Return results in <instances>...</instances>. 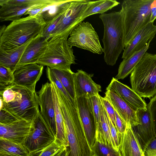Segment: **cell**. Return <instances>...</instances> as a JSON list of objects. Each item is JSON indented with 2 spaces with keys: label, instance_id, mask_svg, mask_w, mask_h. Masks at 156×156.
<instances>
[{
  "label": "cell",
  "instance_id": "1",
  "mask_svg": "<svg viewBox=\"0 0 156 156\" xmlns=\"http://www.w3.org/2000/svg\"><path fill=\"white\" fill-rule=\"evenodd\" d=\"M57 94L69 145L66 156H93L94 152L88 143L76 102L61 91Z\"/></svg>",
  "mask_w": 156,
  "mask_h": 156
},
{
  "label": "cell",
  "instance_id": "2",
  "mask_svg": "<svg viewBox=\"0 0 156 156\" xmlns=\"http://www.w3.org/2000/svg\"><path fill=\"white\" fill-rule=\"evenodd\" d=\"M0 109H4L18 120L33 122L40 115L36 92L13 83L0 90Z\"/></svg>",
  "mask_w": 156,
  "mask_h": 156
},
{
  "label": "cell",
  "instance_id": "3",
  "mask_svg": "<svg viewBox=\"0 0 156 156\" xmlns=\"http://www.w3.org/2000/svg\"><path fill=\"white\" fill-rule=\"evenodd\" d=\"M46 25L42 16L38 14L12 21L0 29V51L7 52L22 46L41 34Z\"/></svg>",
  "mask_w": 156,
  "mask_h": 156
},
{
  "label": "cell",
  "instance_id": "4",
  "mask_svg": "<svg viewBox=\"0 0 156 156\" xmlns=\"http://www.w3.org/2000/svg\"><path fill=\"white\" fill-rule=\"evenodd\" d=\"M99 17L104 27L102 41L104 61L107 65L113 66L125 48L122 13L120 10L101 14Z\"/></svg>",
  "mask_w": 156,
  "mask_h": 156
},
{
  "label": "cell",
  "instance_id": "5",
  "mask_svg": "<svg viewBox=\"0 0 156 156\" xmlns=\"http://www.w3.org/2000/svg\"><path fill=\"white\" fill-rule=\"evenodd\" d=\"M154 0H125L121 10L122 17L125 47L137 32L150 22L151 10Z\"/></svg>",
  "mask_w": 156,
  "mask_h": 156
},
{
  "label": "cell",
  "instance_id": "6",
  "mask_svg": "<svg viewBox=\"0 0 156 156\" xmlns=\"http://www.w3.org/2000/svg\"><path fill=\"white\" fill-rule=\"evenodd\" d=\"M132 89L140 97L156 94V54L146 52L131 73Z\"/></svg>",
  "mask_w": 156,
  "mask_h": 156
},
{
  "label": "cell",
  "instance_id": "7",
  "mask_svg": "<svg viewBox=\"0 0 156 156\" xmlns=\"http://www.w3.org/2000/svg\"><path fill=\"white\" fill-rule=\"evenodd\" d=\"M68 36H57L50 39L46 49L36 63L60 70L71 71L76 64L72 47L67 42Z\"/></svg>",
  "mask_w": 156,
  "mask_h": 156
},
{
  "label": "cell",
  "instance_id": "8",
  "mask_svg": "<svg viewBox=\"0 0 156 156\" xmlns=\"http://www.w3.org/2000/svg\"><path fill=\"white\" fill-rule=\"evenodd\" d=\"M67 39L69 46L87 50L94 54L103 52L98 36L89 22H81L75 27Z\"/></svg>",
  "mask_w": 156,
  "mask_h": 156
},
{
  "label": "cell",
  "instance_id": "9",
  "mask_svg": "<svg viewBox=\"0 0 156 156\" xmlns=\"http://www.w3.org/2000/svg\"><path fill=\"white\" fill-rule=\"evenodd\" d=\"M90 1L89 0H72L63 12L51 39L59 36H69L73 29L84 20L83 16Z\"/></svg>",
  "mask_w": 156,
  "mask_h": 156
},
{
  "label": "cell",
  "instance_id": "10",
  "mask_svg": "<svg viewBox=\"0 0 156 156\" xmlns=\"http://www.w3.org/2000/svg\"><path fill=\"white\" fill-rule=\"evenodd\" d=\"M57 0H0V21L21 18L29 10L53 4Z\"/></svg>",
  "mask_w": 156,
  "mask_h": 156
},
{
  "label": "cell",
  "instance_id": "11",
  "mask_svg": "<svg viewBox=\"0 0 156 156\" xmlns=\"http://www.w3.org/2000/svg\"><path fill=\"white\" fill-rule=\"evenodd\" d=\"M55 140L40 114L33 122L30 131L23 145L30 154L48 146Z\"/></svg>",
  "mask_w": 156,
  "mask_h": 156
},
{
  "label": "cell",
  "instance_id": "12",
  "mask_svg": "<svg viewBox=\"0 0 156 156\" xmlns=\"http://www.w3.org/2000/svg\"><path fill=\"white\" fill-rule=\"evenodd\" d=\"M40 114L51 134L55 138L57 129L55 109L50 83L42 85L37 92Z\"/></svg>",
  "mask_w": 156,
  "mask_h": 156
},
{
  "label": "cell",
  "instance_id": "13",
  "mask_svg": "<svg viewBox=\"0 0 156 156\" xmlns=\"http://www.w3.org/2000/svg\"><path fill=\"white\" fill-rule=\"evenodd\" d=\"M75 101L88 143L93 151L96 142V125L91 101L89 98L84 97L76 98Z\"/></svg>",
  "mask_w": 156,
  "mask_h": 156
},
{
  "label": "cell",
  "instance_id": "14",
  "mask_svg": "<svg viewBox=\"0 0 156 156\" xmlns=\"http://www.w3.org/2000/svg\"><path fill=\"white\" fill-rule=\"evenodd\" d=\"M44 66L36 63L17 66L14 72V83L35 92L37 82L41 76Z\"/></svg>",
  "mask_w": 156,
  "mask_h": 156
},
{
  "label": "cell",
  "instance_id": "15",
  "mask_svg": "<svg viewBox=\"0 0 156 156\" xmlns=\"http://www.w3.org/2000/svg\"><path fill=\"white\" fill-rule=\"evenodd\" d=\"M33 122L21 119L9 124L0 123V138L23 144L30 131Z\"/></svg>",
  "mask_w": 156,
  "mask_h": 156
},
{
  "label": "cell",
  "instance_id": "16",
  "mask_svg": "<svg viewBox=\"0 0 156 156\" xmlns=\"http://www.w3.org/2000/svg\"><path fill=\"white\" fill-rule=\"evenodd\" d=\"M111 90L135 110L147 109V105L137 93L132 88L113 77L106 90Z\"/></svg>",
  "mask_w": 156,
  "mask_h": 156
},
{
  "label": "cell",
  "instance_id": "17",
  "mask_svg": "<svg viewBox=\"0 0 156 156\" xmlns=\"http://www.w3.org/2000/svg\"><path fill=\"white\" fill-rule=\"evenodd\" d=\"M156 34V25L150 22L141 28L124 48L122 58L125 59L143 49Z\"/></svg>",
  "mask_w": 156,
  "mask_h": 156
},
{
  "label": "cell",
  "instance_id": "18",
  "mask_svg": "<svg viewBox=\"0 0 156 156\" xmlns=\"http://www.w3.org/2000/svg\"><path fill=\"white\" fill-rule=\"evenodd\" d=\"M136 112L140 124L132 128L144 152L149 143L155 136L148 109H137Z\"/></svg>",
  "mask_w": 156,
  "mask_h": 156
},
{
  "label": "cell",
  "instance_id": "19",
  "mask_svg": "<svg viewBox=\"0 0 156 156\" xmlns=\"http://www.w3.org/2000/svg\"><path fill=\"white\" fill-rule=\"evenodd\" d=\"M91 76L81 69H78L77 72L74 73L76 98L80 97L89 98L99 94V92L101 91V86L93 80Z\"/></svg>",
  "mask_w": 156,
  "mask_h": 156
},
{
  "label": "cell",
  "instance_id": "20",
  "mask_svg": "<svg viewBox=\"0 0 156 156\" xmlns=\"http://www.w3.org/2000/svg\"><path fill=\"white\" fill-rule=\"evenodd\" d=\"M119 156H145L139 140L130 124H126L119 137Z\"/></svg>",
  "mask_w": 156,
  "mask_h": 156
},
{
  "label": "cell",
  "instance_id": "21",
  "mask_svg": "<svg viewBox=\"0 0 156 156\" xmlns=\"http://www.w3.org/2000/svg\"><path fill=\"white\" fill-rule=\"evenodd\" d=\"M105 97L108 99L126 124H130L133 127L140 123L137 117L136 110L129 105L117 94L110 90H107Z\"/></svg>",
  "mask_w": 156,
  "mask_h": 156
},
{
  "label": "cell",
  "instance_id": "22",
  "mask_svg": "<svg viewBox=\"0 0 156 156\" xmlns=\"http://www.w3.org/2000/svg\"><path fill=\"white\" fill-rule=\"evenodd\" d=\"M41 33L30 41L25 49L17 66L36 63L44 54L49 41L43 37Z\"/></svg>",
  "mask_w": 156,
  "mask_h": 156
},
{
  "label": "cell",
  "instance_id": "23",
  "mask_svg": "<svg viewBox=\"0 0 156 156\" xmlns=\"http://www.w3.org/2000/svg\"><path fill=\"white\" fill-rule=\"evenodd\" d=\"M50 83L51 86L55 109V119L57 129L55 140L60 146L68 147L69 145L58 97L53 84L51 82Z\"/></svg>",
  "mask_w": 156,
  "mask_h": 156
},
{
  "label": "cell",
  "instance_id": "24",
  "mask_svg": "<svg viewBox=\"0 0 156 156\" xmlns=\"http://www.w3.org/2000/svg\"><path fill=\"white\" fill-rule=\"evenodd\" d=\"M151 41H149L142 50L123 59L119 66L118 73L115 76L116 79L118 80L123 79L131 73L136 66L147 52Z\"/></svg>",
  "mask_w": 156,
  "mask_h": 156
},
{
  "label": "cell",
  "instance_id": "25",
  "mask_svg": "<svg viewBox=\"0 0 156 156\" xmlns=\"http://www.w3.org/2000/svg\"><path fill=\"white\" fill-rule=\"evenodd\" d=\"M95 138L96 141L104 144L113 149L112 139L102 101L100 122L96 129Z\"/></svg>",
  "mask_w": 156,
  "mask_h": 156
},
{
  "label": "cell",
  "instance_id": "26",
  "mask_svg": "<svg viewBox=\"0 0 156 156\" xmlns=\"http://www.w3.org/2000/svg\"><path fill=\"white\" fill-rule=\"evenodd\" d=\"M32 39L19 48L8 52L0 51V65L9 68L14 72L25 49Z\"/></svg>",
  "mask_w": 156,
  "mask_h": 156
},
{
  "label": "cell",
  "instance_id": "27",
  "mask_svg": "<svg viewBox=\"0 0 156 156\" xmlns=\"http://www.w3.org/2000/svg\"><path fill=\"white\" fill-rule=\"evenodd\" d=\"M119 4L115 0H101L90 1L89 5L84 12L82 18L84 20L86 17L96 14L104 13Z\"/></svg>",
  "mask_w": 156,
  "mask_h": 156
},
{
  "label": "cell",
  "instance_id": "28",
  "mask_svg": "<svg viewBox=\"0 0 156 156\" xmlns=\"http://www.w3.org/2000/svg\"><path fill=\"white\" fill-rule=\"evenodd\" d=\"M57 78L71 97L74 100L76 99L73 75L72 70H60L50 68Z\"/></svg>",
  "mask_w": 156,
  "mask_h": 156
},
{
  "label": "cell",
  "instance_id": "29",
  "mask_svg": "<svg viewBox=\"0 0 156 156\" xmlns=\"http://www.w3.org/2000/svg\"><path fill=\"white\" fill-rule=\"evenodd\" d=\"M72 0H58L56 2L44 8L39 14L47 23L62 13L69 5Z\"/></svg>",
  "mask_w": 156,
  "mask_h": 156
},
{
  "label": "cell",
  "instance_id": "30",
  "mask_svg": "<svg viewBox=\"0 0 156 156\" xmlns=\"http://www.w3.org/2000/svg\"><path fill=\"white\" fill-rule=\"evenodd\" d=\"M0 151L17 156H29V153L22 144H19L0 138Z\"/></svg>",
  "mask_w": 156,
  "mask_h": 156
},
{
  "label": "cell",
  "instance_id": "31",
  "mask_svg": "<svg viewBox=\"0 0 156 156\" xmlns=\"http://www.w3.org/2000/svg\"><path fill=\"white\" fill-rule=\"evenodd\" d=\"M13 73L10 68L0 65V90L14 83Z\"/></svg>",
  "mask_w": 156,
  "mask_h": 156
},
{
  "label": "cell",
  "instance_id": "32",
  "mask_svg": "<svg viewBox=\"0 0 156 156\" xmlns=\"http://www.w3.org/2000/svg\"><path fill=\"white\" fill-rule=\"evenodd\" d=\"M63 147L60 146L55 140L48 146L39 151L29 154V156H52Z\"/></svg>",
  "mask_w": 156,
  "mask_h": 156
},
{
  "label": "cell",
  "instance_id": "33",
  "mask_svg": "<svg viewBox=\"0 0 156 156\" xmlns=\"http://www.w3.org/2000/svg\"><path fill=\"white\" fill-rule=\"evenodd\" d=\"M63 12L46 23V25L44 28L41 35L43 37L47 39L48 41L51 39L54 32L60 21Z\"/></svg>",
  "mask_w": 156,
  "mask_h": 156
},
{
  "label": "cell",
  "instance_id": "34",
  "mask_svg": "<svg viewBox=\"0 0 156 156\" xmlns=\"http://www.w3.org/2000/svg\"><path fill=\"white\" fill-rule=\"evenodd\" d=\"M93 151L98 156H119L118 152L112 147L97 141L95 142Z\"/></svg>",
  "mask_w": 156,
  "mask_h": 156
},
{
  "label": "cell",
  "instance_id": "35",
  "mask_svg": "<svg viewBox=\"0 0 156 156\" xmlns=\"http://www.w3.org/2000/svg\"><path fill=\"white\" fill-rule=\"evenodd\" d=\"M89 99L94 116L96 129L100 122L101 105V96L98 94L89 98Z\"/></svg>",
  "mask_w": 156,
  "mask_h": 156
},
{
  "label": "cell",
  "instance_id": "36",
  "mask_svg": "<svg viewBox=\"0 0 156 156\" xmlns=\"http://www.w3.org/2000/svg\"><path fill=\"white\" fill-rule=\"evenodd\" d=\"M47 77L50 82H54L57 87L71 101H74L69 96L66 91L61 82L57 78L54 73L51 70L50 67L47 66L46 69Z\"/></svg>",
  "mask_w": 156,
  "mask_h": 156
},
{
  "label": "cell",
  "instance_id": "37",
  "mask_svg": "<svg viewBox=\"0 0 156 156\" xmlns=\"http://www.w3.org/2000/svg\"><path fill=\"white\" fill-rule=\"evenodd\" d=\"M153 130L156 137V94L150 99L147 105Z\"/></svg>",
  "mask_w": 156,
  "mask_h": 156
},
{
  "label": "cell",
  "instance_id": "38",
  "mask_svg": "<svg viewBox=\"0 0 156 156\" xmlns=\"http://www.w3.org/2000/svg\"><path fill=\"white\" fill-rule=\"evenodd\" d=\"M105 115L110 128L111 136L112 139L114 146L113 149L115 151L118 152L119 145V139L117 131L116 128L115 126L110 118L107 114L105 109Z\"/></svg>",
  "mask_w": 156,
  "mask_h": 156
},
{
  "label": "cell",
  "instance_id": "39",
  "mask_svg": "<svg viewBox=\"0 0 156 156\" xmlns=\"http://www.w3.org/2000/svg\"><path fill=\"white\" fill-rule=\"evenodd\" d=\"M101 99L107 114L116 127L115 110L114 107L109 101L105 97L101 96Z\"/></svg>",
  "mask_w": 156,
  "mask_h": 156
},
{
  "label": "cell",
  "instance_id": "40",
  "mask_svg": "<svg viewBox=\"0 0 156 156\" xmlns=\"http://www.w3.org/2000/svg\"><path fill=\"white\" fill-rule=\"evenodd\" d=\"M0 123L7 124L18 120L16 117L4 109H0Z\"/></svg>",
  "mask_w": 156,
  "mask_h": 156
},
{
  "label": "cell",
  "instance_id": "41",
  "mask_svg": "<svg viewBox=\"0 0 156 156\" xmlns=\"http://www.w3.org/2000/svg\"><path fill=\"white\" fill-rule=\"evenodd\" d=\"M115 126L119 138L124 132L126 126V123L115 109Z\"/></svg>",
  "mask_w": 156,
  "mask_h": 156
},
{
  "label": "cell",
  "instance_id": "42",
  "mask_svg": "<svg viewBox=\"0 0 156 156\" xmlns=\"http://www.w3.org/2000/svg\"><path fill=\"white\" fill-rule=\"evenodd\" d=\"M144 153L145 156L156 155V137L150 142Z\"/></svg>",
  "mask_w": 156,
  "mask_h": 156
},
{
  "label": "cell",
  "instance_id": "43",
  "mask_svg": "<svg viewBox=\"0 0 156 156\" xmlns=\"http://www.w3.org/2000/svg\"><path fill=\"white\" fill-rule=\"evenodd\" d=\"M156 19V0H154L152 4L151 10L150 22H154Z\"/></svg>",
  "mask_w": 156,
  "mask_h": 156
},
{
  "label": "cell",
  "instance_id": "44",
  "mask_svg": "<svg viewBox=\"0 0 156 156\" xmlns=\"http://www.w3.org/2000/svg\"><path fill=\"white\" fill-rule=\"evenodd\" d=\"M66 147H63L54 154L52 156H60L63 151L66 149Z\"/></svg>",
  "mask_w": 156,
  "mask_h": 156
},
{
  "label": "cell",
  "instance_id": "45",
  "mask_svg": "<svg viewBox=\"0 0 156 156\" xmlns=\"http://www.w3.org/2000/svg\"><path fill=\"white\" fill-rule=\"evenodd\" d=\"M0 156H17L7 153L0 151Z\"/></svg>",
  "mask_w": 156,
  "mask_h": 156
},
{
  "label": "cell",
  "instance_id": "46",
  "mask_svg": "<svg viewBox=\"0 0 156 156\" xmlns=\"http://www.w3.org/2000/svg\"><path fill=\"white\" fill-rule=\"evenodd\" d=\"M60 156H66V147L63 151Z\"/></svg>",
  "mask_w": 156,
  "mask_h": 156
},
{
  "label": "cell",
  "instance_id": "47",
  "mask_svg": "<svg viewBox=\"0 0 156 156\" xmlns=\"http://www.w3.org/2000/svg\"><path fill=\"white\" fill-rule=\"evenodd\" d=\"M93 156H98L96 154L94 153Z\"/></svg>",
  "mask_w": 156,
  "mask_h": 156
},
{
  "label": "cell",
  "instance_id": "48",
  "mask_svg": "<svg viewBox=\"0 0 156 156\" xmlns=\"http://www.w3.org/2000/svg\"><path fill=\"white\" fill-rule=\"evenodd\" d=\"M155 156H156V155Z\"/></svg>",
  "mask_w": 156,
  "mask_h": 156
}]
</instances>
